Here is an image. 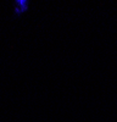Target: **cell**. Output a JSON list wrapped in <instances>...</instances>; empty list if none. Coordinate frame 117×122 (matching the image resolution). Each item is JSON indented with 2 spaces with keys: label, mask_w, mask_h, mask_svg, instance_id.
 <instances>
[{
  "label": "cell",
  "mask_w": 117,
  "mask_h": 122,
  "mask_svg": "<svg viewBox=\"0 0 117 122\" xmlns=\"http://www.w3.org/2000/svg\"><path fill=\"white\" fill-rule=\"evenodd\" d=\"M29 9V1L27 0H16L14 3V14L15 16H21L26 14Z\"/></svg>",
  "instance_id": "6da1fadb"
}]
</instances>
